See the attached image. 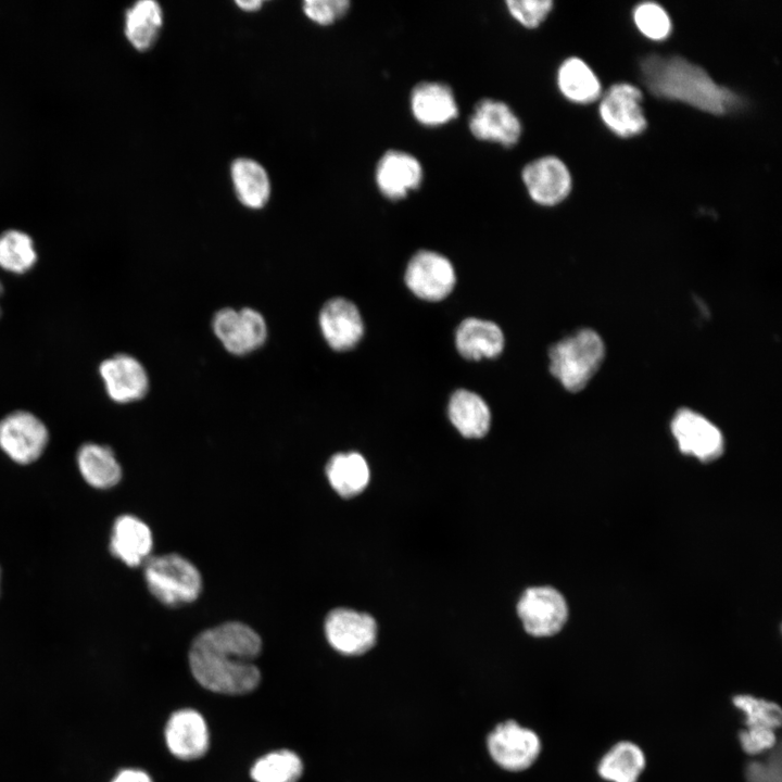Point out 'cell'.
Returning a JSON list of instances; mask_svg holds the SVG:
<instances>
[{
	"label": "cell",
	"instance_id": "1",
	"mask_svg": "<svg viewBox=\"0 0 782 782\" xmlns=\"http://www.w3.org/2000/svg\"><path fill=\"white\" fill-rule=\"evenodd\" d=\"M262 651L256 631L243 622L228 621L199 633L191 643L189 665L205 689L226 695L252 692L261 681L254 660Z\"/></svg>",
	"mask_w": 782,
	"mask_h": 782
},
{
	"label": "cell",
	"instance_id": "2",
	"mask_svg": "<svg viewBox=\"0 0 782 782\" xmlns=\"http://www.w3.org/2000/svg\"><path fill=\"white\" fill-rule=\"evenodd\" d=\"M643 81L656 97L699 111L723 115L739 108L740 98L718 85L701 66L679 55L651 54L640 64Z\"/></svg>",
	"mask_w": 782,
	"mask_h": 782
},
{
	"label": "cell",
	"instance_id": "3",
	"mask_svg": "<svg viewBox=\"0 0 782 782\" xmlns=\"http://www.w3.org/2000/svg\"><path fill=\"white\" fill-rule=\"evenodd\" d=\"M604 354L600 335L592 329H580L550 348V371L565 389L578 392L598 370Z\"/></svg>",
	"mask_w": 782,
	"mask_h": 782
},
{
	"label": "cell",
	"instance_id": "4",
	"mask_svg": "<svg viewBox=\"0 0 782 782\" xmlns=\"http://www.w3.org/2000/svg\"><path fill=\"white\" fill-rule=\"evenodd\" d=\"M143 566L146 584L150 593L163 605L177 607L189 604L201 593L200 571L179 554L150 556Z\"/></svg>",
	"mask_w": 782,
	"mask_h": 782
},
{
	"label": "cell",
	"instance_id": "5",
	"mask_svg": "<svg viewBox=\"0 0 782 782\" xmlns=\"http://www.w3.org/2000/svg\"><path fill=\"white\" fill-rule=\"evenodd\" d=\"M48 442L47 426L30 412L14 411L0 420V450L18 465L39 459Z\"/></svg>",
	"mask_w": 782,
	"mask_h": 782
},
{
	"label": "cell",
	"instance_id": "6",
	"mask_svg": "<svg viewBox=\"0 0 782 782\" xmlns=\"http://www.w3.org/2000/svg\"><path fill=\"white\" fill-rule=\"evenodd\" d=\"M487 744L492 759L512 772L531 767L541 752L537 733L514 720L497 724L488 735Z\"/></svg>",
	"mask_w": 782,
	"mask_h": 782
},
{
	"label": "cell",
	"instance_id": "7",
	"mask_svg": "<svg viewBox=\"0 0 782 782\" xmlns=\"http://www.w3.org/2000/svg\"><path fill=\"white\" fill-rule=\"evenodd\" d=\"M525 630L534 636L556 634L565 625L568 608L564 596L550 586L527 589L517 604Z\"/></svg>",
	"mask_w": 782,
	"mask_h": 782
},
{
	"label": "cell",
	"instance_id": "8",
	"mask_svg": "<svg viewBox=\"0 0 782 782\" xmlns=\"http://www.w3.org/2000/svg\"><path fill=\"white\" fill-rule=\"evenodd\" d=\"M325 635L337 652L355 656L368 652L376 642L377 625L366 614L351 608H336L325 619Z\"/></svg>",
	"mask_w": 782,
	"mask_h": 782
},
{
	"label": "cell",
	"instance_id": "9",
	"mask_svg": "<svg viewBox=\"0 0 782 782\" xmlns=\"http://www.w3.org/2000/svg\"><path fill=\"white\" fill-rule=\"evenodd\" d=\"M213 330L224 348L236 355H243L260 348L267 337L263 316L253 308L219 310L213 318Z\"/></svg>",
	"mask_w": 782,
	"mask_h": 782
},
{
	"label": "cell",
	"instance_id": "10",
	"mask_svg": "<svg viewBox=\"0 0 782 782\" xmlns=\"http://www.w3.org/2000/svg\"><path fill=\"white\" fill-rule=\"evenodd\" d=\"M642 99L643 94L636 86L628 83L613 85L603 96L598 108L605 126L621 138L642 134L647 126Z\"/></svg>",
	"mask_w": 782,
	"mask_h": 782
},
{
	"label": "cell",
	"instance_id": "11",
	"mask_svg": "<svg viewBox=\"0 0 782 782\" xmlns=\"http://www.w3.org/2000/svg\"><path fill=\"white\" fill-rule=\"evenodd\" d=\"M404 279L416 297L434 302L452 292L456 277L452 263L445 256L422 250L409 260Z\"/></svg>",
	"mask_w": 782,
	"mask_h": 782
},
{
	"label": "cell",
	"instance_id": "12",
	"mask_svg": "<svg viewBox=\"0 0 782 782\" xmlns=\"http://www.w3.org/2000/svg\"><path fill=\"white\" fill-rule=\"evenodd\" d=\"M671 432L681 452L707 462L723 451L720 430L704 416L689 408L679 409L671 421Z\"/></svg>",
	"mask_w": 782,
	"mask_h": 782
},
{
	"label": "cell",
	"instance_id": "13",
	"mask_svg": "<svg viewBox=\"0 0 782 782\" xmlns=\"http://www.w3.org/2000/svg\"><path fill=\"white\" fill-rule=\"evenodd\" d=\"M521 177L530 198L544 206L558 204L571 191L570 172L556 156L547 155L530 162L524 167Z\"/></svg>",
	"mask_w": 782,
	"mask_h": 782
},
{
	"label": "cell",
	"instance_id": "14",
	"mask_svg": "<svg viewBox=\"0 0 782 782\" xmlns=\"http://www.w3.org/2000/svg\"><path fill=\"white\" fill-rule=\"evenodd\" d=\"M99 374L108 395L116 403L140 400L148 392V374L131 355L121 353L104 360L99 366Z\"/></svg>",
	"mask_w": 782,
	"mask_h": 782
},
{
	"label": "cell",
	"instance_id": "15",
	"mask_svg": "<svg viewBox=\"0 0 782 782\" xmlns=\"http://www.w3.org/2000/svg\"><path fill=\"white\" fill-rule=\"evenodd\" d=\"M469 129L477 139L506 147L514 146L521 135L520 121L513 110L494 99H483L477 103L469 118Z\"/></svg>",
	"mask_w": 782,
	"mask_h": 782
},
{
	"label": "cell",
	"instance_id": "16",
	"mask_svg": "<svg viewBox=\"0 0 782 782\" xmlns=\"http://www.w3.org/2000/svg\"><path fill=\"white\" fill-rule=\"evenodd\" d=\"M319 326L327 343L337 351L354 348L364 335L360 311L344 298H333L324 304Z\"/></svg>",
	"mask_w": 782,
	"mask_h": 782
},
{
	"label": "cell",
	"instance_id": "17",
	"mask_svg": "<svg viewBox=\"0 0 782 782\" xmlns=\"http://www.w3.org/2000/svg\"><path fill=\"white\" fill-rule=\"evenodd\" d=\"M165 740L169 752L182 760L204 756L210 745L205 720L193 709H180L172 714L165 727Z\"/></svg>",
	"mask_w": 782,
	"mask_h": 782
},
{
	"label": "cell",
	"instance_id": "18",
	"mask_svg": "<svg viewBox=\"0 0 782 782\" xmlns=\"http://www.w3.org/2000/svg\"><path fill=\"white\" fill-rule=\"evenodd\" d=\"M153 537L149 526L140 518L124 514L112 526L109 550L128 567H138L150 557Z\"/></svg>",
	"mask_w": 782,
	"mask_h": 782
},
{
	"label": "cell",
	"instance_id": "19",
	"mask_svg": "<svg viewBox=\"0 0 782 782\" xmlns=\"http://www.w3.org/2000/svg\"><path fill=\"white\" fill-rule=\"evenodd\" d=\"M422 168L412 154L398 150L386 152L376 168V182L381 193L391 200L405 198L419 187Z\"/></svg>",
	"mask_w": 782,
	"mask_h": 782
},
{
	"label": "cell",
	"instance_id": "20",
	"mask_svg": "<svg viewBox=\"0 0 782 782\" xmlns=\"http://www.w3.org/2000/svg\"><path fill=\"white\" fill-rule=\"evenodd\" d=\"M455 345L467 360L492 358L502 353L504 335L495 323L469 317L458 325Z\"/></svg>",
	"mask_w": 782,
	"mask_h": 782
},
{
	"label": "cell",
	"instance_id": "21",
	"mask_svg": "<svg viewBox=\"0 0 782 782\" xmlns=\"http://www.w3.org/2000/svg\"><path fill=\"white\" fill-rule=\"evenodd\" d=\"M411 109L426 126L443 125L457 116L458 109L451 88L441 83H420L412 91Z\"/></svg>",
	"mask_w": 782,
	"mask_h": 782
},
{
	"label": "cell",
	"instance_id": "22",
	"mask_svg": "<svg viewBox=\"0 0 782 782\" xmlns=\"http://www.w3.org/2000/svg\"><path fill=\"white\" fill-rule=\"evenodd\" d=\"M78 471L93 489L108 490L119 483L123 470L114 451L104 444L87 442L76 455Z\"/></svg>",
	"mask_w": 782,
	"mask_h": 782
},
{
	"label": "cell",
	"instance_id": "23",
	"mask_svg": "<svg viewBox=\"0 0 782 782\" xmlns=\"http://www.w3.org/2000/svg\"><path fill=\"white\" fill-rule=\"evenodd\" d=\"M449 418L465 438H482L490 428L491 414L484 400L477 393L456 390L449 402Z\"/></svg>",
	"mask_w": 782,
	"mask_h": 782
},
{
	"label": "cell",
	"instance_id": "24",
	"mask_svg": "<svg viewBox=\"0 0 782 782\" xmlns=\"http://www.w3.org/2000/svg\"><path fill=\"white\" fill-rule=\"evenodd\" d=\"M557 86L562 94L578 104H589L602 94V86L593 70L581 59H566L557 72Z\"/></svg>",
	"mask_w": 782,
	"mask_h": 782
},
{
	"label": "cell",
	"instance_id": "25",
	"mask_svg": "<svg viewBox=\"0 0 782 782\" xmlns=\"http://www.w3.org/2000/svg\"><path fill=\"white\" fill-rule=\"evenodd\" d=\"M326 476L339 495L352 497L363 492L368 484L369 468L360 453H337L326 465Z\"/></svg>",
	"mask_w": 782,
	"mask_h": 782
},
{
	"label": "cell",
	"instance_id": "26",
	"mask_svg": "<svg viewBox=\"0 0 782 782\" xmlns=\"http://www.w3.org/2000/svg\"><path fill=\"white\" fill-rule=\"evenodd\" d=\"M231 178L238 199L248 207L261 209L268 201L270 184L266 171L250 159H238L231 165Z\"/></svg>",
	"mask_w": 782,
	"mask_h": 782
},
{
	"label": "cell",
	"instance_id": "27",
	"mask_svg": "<svg viewBox=\"0 0 782 782\" xmlns=\"http://www.w3.org/2000/svg\"><path fill=\"white\" fill-rule=\"evenodd\" d=\"M645 767V756L634 743L615 744L601 759L598 774L609 782H636Z\"/></svg>",
	"mask_w": 782,
	"mask_h": 782
},
{
	"label": "cell",
	"instance_id": "28",
	"mask_svg": "<svg viewBox=\"0 0 782 782\" xmlns=\"http://www.w3.org/2000/svg\"><path fill=\"white\" fill-rule=\"evenodd\" d=\"M162 25V10L153 0H141L129 8L125 15V35L137 50L150 48Z\"/></svg>",
	"mask_w": 782,
	"mask_h": 782
},
{
	"label": "cell",
	"instance_id": "29",
	"mask_svg": "<svg viewBox=\"0 0 782 782\" xmlns=\"http://www.w3.org/2000/svg\"><path fill=\"white\" fill-rule=\"evenodd\" d=\"M303 773L301 758L289 749L272 752L255 761L251 778L255 782H298Z\"/></svg>",
	"mask_w": 782,
	"mask_h": 782
},
{
	"label": "cell",
	"instance_id": "30",
	"mask_svg": "<svg viewBox=\"0 0 782 782\" xmlns=\"http://www.w3.org/2000/svg\"><path fill=\"white\" fill-rule=\"evenodd\" d=\"M37 252L29 235L10 229L0 235V267L9 273L24 274L35 265Z\"/></svg>",
	"mask_w": 782,
	"mask_h": 782
},
{
	"label": "cell",
	"instance_id": "31",
	"mask_svg": "<svg viewBox=\"0 0 782 782\" xmlns=\"http://www.w3.org/2000/svg\"><path fill=\"white\" fill-rule=\"evenodd\" d=\"M733 704L745 716L746 728L774 730L781 724V708L778 704L752 695H736Z\"/></svg>",
	"mask_w": 782,
	"mask_h": 782
},
{
	"label": "cell",
	"instance_id": "32",
	"mask_svg": "<svg viewBox=\"0 0 782 782\" xmlns=\"http://www.w3.org/2000/svg\"><path fill=\"white\" fill-rule=\"evenodd\" d=\"M633 21L639 31L654 41H661L669 37L672 28L667 11L655 2H643L635 7Z\"/></svg>",
	"mask_w": 782,
	"mask_h": 782
},
{
	"label": "cell",
	"instance_id": "33",
	"mask_svg": "<svg viewBox=\"0 0 782 782\" xmlns=\"http://www.w3.org/2000/svg\"><path fill=\"white\" fill-rule=\"evenodd\" d=\"M510 15L522 26L533 28L539 26L553 8L551 0H508L506 1Z\"/></svg>",
	"mask_w": 782,
	"mask_h": 782
},
{
	"label": "cell",
	"instance_id": "34",
	"mask_svg": "<svg viewBox=\"0 0 782 782\" xmlns=\"http://www.w3.org/2000/svg\"><path fill=\"white\" fill-rule=\"evenodd\" d=\"M350 5L346 0H307L303 4L305 14L320 25L333 23L345 14Z\"/></svg>",
	"mask_w": 782,
	"mask_h": 782
},
{
	"label": "cell",
	"instance_id": "35",
	"mask_svg": "<svg viewBox=\"0 0 782 782\" xmlns=\"http://www.w3.org/2000/svg\"><path fill=\"white\" fill-rule=\"evenodd\" d=\"M747 782H781V754L779 746L771 749L766 760H755L746 766Z\"/></svg>",
	"mask_w": 782,
	"mask_h": 782
},
{
	"label": "cell",
	"instance_id": "36",
	"mask_svg": "<svg viewBox=\"0 0 782 782\" xmlns=\"http://www.w3.org/2000/svg\"><path fill=\"white\" fill-rule=\"evenodd\" d=\"M740 743L745 753L761 754L777 746L775 731L765 728H746L740 733Z\"/></svg>",
	"mask_w": 782,
	"mask_h": 782
},
{
	"label": "cell",
	"instance_id": "37",
	"mask_svg": "<svg viewBox=\"0 0 782 782\" xmlns=\"http://www.w3.org/2000/svg\"><path fill=\"white\" fill-rule=\"evenodd\" d=\"M112 782H152L150 777L141 771L136 769H127L121 771Z\"/></svg>",
	"mask_w": 782,
	"mask_h": 782
},
{
	"label": "cell",
	"instance_id": "38",
	"mask_svg": "<svg viewBox=\"0 0 782 782\" xmlns=\"http://www.w3.org/2000/svg\"><path fill=\"white\" fill-rule=\"evenodd\" d=\"M237 4L243 10L252 11L258 9L262 5V1H237Z\"/></svg>",
	"mask_w": 782,
	"mask_h": 782
},
{
	"label": "cell",
	"instance_id": "39",
	"mask_svg": "<svg viewBox=\"0 0 782 782\" xmlns=\"http://www.w3.org/2000/svg\"><path fill=\"white\" fill-rule=\"evenodd\" d=\"M1 579H2V572H1V567H0V592H1Z\"/></svg>",
	"mask_w": 782,
	"mask_h": 782
},
{
	"label": "cell",
	"instance_id": "40",
	"mask_svg": "<svg viewBox=\"0 0 782 782\" xmlns=\"http://www.w3.org/2000/svg\"><path fill=\"white\" fill-rule=\"evenodd\" d=\"M2 290H3L2 283L0 282V295L2 294ZM0 314H1V308H0Z\"/></svg>",
	"mask_w": 782,
	"mask_h": 782
}]
</instances>
